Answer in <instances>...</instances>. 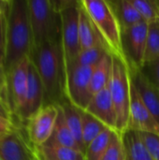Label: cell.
<instances>
[{
	"mask_svg": "<svg viewBox=\"0 0 159 160\" xmlns=\"http://www.w3.org/2000/svg\"><path fill=\"white\" fill-rule=\"evenodd\" d=\"M44 106V90L38 73L31 62L27 90L23 102L16 114L18 121L24 127L27 122Z\"/></svg>",
	"mask_w": 159,
	"mask_h": 160,
	"instance_id": "obj_11",
	"label": "cell"
},
{
	"mask_svg": "<svg viewBox=\"0 0 159 160\" xmlns=\"http://www.w3.org/2000/svg\"><path fill=\"white\" fill-rule=\"evenodd\" d=\"M9 0H4L0 8V67H5L7 53V24Z\"/></svg>",
	"mask_w": 159,
	"mask_h": 160,
	"instance_id": "obj_29",
	"label": "cell"
},
{
	"mask_svg": "<svg viewBox=\"0 0 159 160\" xmlns=\"http://www.w3.org/2000/svg\"><path fill=\"white\" fill-rule=\"evenodd\" d=\"M81 117L82 128V142L84 149H86V147L108 128L86 111L81 110Z\"/></svg>",
	"mask_w": 159,
	"mask_h": 160,
	"instance_id": "obj_23",
	"label": "cell"
},
{
	"mask_svg": "<svg viewBox=\"0 0 159 160\" xmlns=\"http://www.w3.org/2000/svg\"><path fill=\"white\" fill-rule=\"evenodd\" d=\"M85 111L102 122L108 128L117 131L116 111L108 87L93 96Z\"/></svg>",
	"mask_w": 159,
	"mask_h": 160,
	"instance_id": "obj_14",
	"label": "cell"
},
{
	"mask_svg": "<svg viewBox=\"0 0 159 160\" xmlns=\"http://www.w3.org/2000/svg\"><path fill=\"white\" fill-rule=\"evenodd\" d=\"M113 131L115 130L106 128L86 147L84 151L85 160H102L111 143Z\"/></svg>",
	"mask_w": 159,
	"mask_h": 160,
	"instance_id": "obj_24",
	"label": "cell"
},
{
	"mask_svg": "<svg viewBox=\"0 0 159 160\" xmlns=\"http://www.w3.org/2000/svg\"><path fill=\"white\" fill-rule=\"evenodd\" d=\"M30 60L44 90V106L58 105L66 97V65L61 39L33 47Z\"/></svg>",
	"mask_w": 159,
	"mask_h": 160,
	"instance_id": "obj_1",
	"label": "cell"
},
{
	"mask_svg": "<svg viewBox=\"0 0 159 160\" xmlns=\"http://www.w3.org/2000/svg\"><path fill=\"white\" fill-rule=\"evenodd\" d=\"M57 106H58V117L56 120V124H55L52 137L46 143L57 144V145H61V146L73 148V149L82 151V149L80 148L78 142H76L74 136L72 135L70 129L68 128V127L66 123L65 116H64L61 107L59 105H57Z\"/></svg>",
	"mask_w": 159,
	"mask_h": 160,
	"instance_id": "obj_19",
	"label": "cell"
},
{
	"mask_svg": "<svg viewBox=\"0 0 159 160\" xmlns=\"http://www.w3.org/2000/svg\"><path fill=\"white\" fill-rule=\"evenodd\" d=\"M159 58V20L148 24L144 63Z\"/></svg>",
	"mask_w": 159,
	"mask_h": 160,
	"instance_id": "obj_25",
	"label": "cell"
},
{
	"mask_svg": "<svg viewBox=\"0 0 159 160\" xmlns=\"http://www.w3.org/2000/svg\"><path fill=\"white\" fill-rule=\"evenodd\" d=\"M79 37L81 50H87L98 44L104 43L88 16L85 9L80 3V17H79ZM81 51V52H82Z\"/></svg>",
	"mask_w": 159,
	"mask_h": 160,
	"instance_id": "obj_17",
	"label": "cell"
},
{
	"mask_svg": "<svg viewBox=\"0 0 159 160\" xmlns=\"http://www.w3.org/2000/svg\"><path fill=\"white\" fill-rule=\"evenodd\" d=\"M0 160H2V159H1V158H0Z\"/></svg>",
	"mask_w": 159,
	"mask_h": 160,
	"instance_id": "obj_36",
	"label": "cell"
},
{
	"mask_svg": "<svg viewBox=\"0 0 159 160\" xmlns=\"http://www.w3.org/2000/svg\"><path fill=\"white\" fill-rule=\"evenodd\" d=\"M102 160H126V150L122 134L113 131L111 143Z\"/></svg>",
	"mask_w": 159,
	"mask_h": 160,
	"instance_id": "obj_28",
	"label": "cell"
},
{
	"mask_svg": "<svg viewBox=\"0 0 159 160\" xmlns=\"http://www.w3.org/2000/svg\"><path fill=\"white\" fill-rule=\"evenodd\" d=\"M112 66V55L108 52L94 67L91 78V92L96 95L99 91L108 87Z\"/></svg>",
	"mask_w": 159,
	"mask_h": 160,
	"instance_id": "obj_21",
	"label": "cell"
},
{
	"mask_svg": "<svg viewBox=\"0 0 159 160\" xmlns=\"http://www.w3.org/2000/svg\"><path fill=\"white\" fill-rule=\"evenodd\" d=\"M3 2H4V0H0V8L2 7V5H3Z\"/></svg>",
	"mask_w": 159,
	"mask_h": 160,
	"instance_id": "obj_35",
	"label": "cell"
},
{
	"mask_svg": "<svg viewBox=\"0 0 159 160\" xmlns=\"http://www.w3.org/2000/svg\"></svg>",
	"mask_w": 159,
	"mask_h": 160,
	"instance_id": "obj_37",
	"label": "cell"
},
{
	"mask_svg": "<svg viewBox=\"0 0 159 160\" xmlns=\"http://www.w3.org/2000/svg\"><path fill=\"white\" fill-rule=\"evenodd\" d=\"M108 52H110L108 51V49L104 43L98 44L93 48L82 51L80 55L78 56L77 60L75 61V63L70 67H73V66L95 67L101 60V58ZM70 67H68V68H70Z\"/></svg>",
	"mask_w": 159,
	"mask_h": 160,
	"instance_id": "obj_26",
	"label": "cell"
},
{
	"mask_svg": "<svg viewBox=\"0 0 159 160\" xmlns=\"http://www.w3.org/2000/svg\"><path fill=\"white\" fill-rule=\"evenodd\" d=\"M129 68L130 79L142 100L159 124V89L153 85L138 68Z\"/></svg>",
	"mask_w": 159,
	"mask_h": 160,
	"instance_id": "obj_15",
	"label": "cell"
},
{
	"mask_svg": "<svg viewBox=\"0 0 159 160\" xmlns=\"http://www.w3.org/2000/svg\"><path fill=\"white\" fill-rule=\"evenodd\" d=\"M34 151L37 160H85L82 151L57 144L45 143Z\"/></svg>",
	"mask_w": 159,
	"mask_h": 160,
	"instance_id": "obj_16",
	"label": "cell"
},
{
	"mask_svg": "<svg viewBox=\"0 0 159 160\" xmlns=\"http://www.w3.org/2000/svg\"><path fill=\"white\" fill-rule=\"evenodd\" d=\"M117 115V131L124 133L127 129L129 104L131 95V80L126 59L112 55V66L108 84Z\"/></svg>",
	"mask_w": 159,
	"mask_h": 160,
	"instance_id": "obj_5",
	"label": "cell"
},
{
	"mask_svg": "<svg viewBox=\"0 0 159 160\" xmlns=\"http://www.w3.org/2000/svg\"><path fill=\"white\" fill-rule=\"evenodd\" d=\"M33 47L61 39V13L52 0H27Z\"/></svg>",
	"mask_w": 159,
	"mask_h": 160,
	"instance_id": "obj_4",
	"label": "cell"
},
{
	"mask_svg": "<svg viewBox=\"0 0 159 160\" xmlns=\"http://www.w3.org/2000/svg\"><path fill=\"white\" fill-rule=\"evenodd\" d=\"M58 117L57 105L43 106L25 125L29 142L33 147L45 144L52 135Z\"/></svg>",
	"mask_w": 159,
	"mask_h": 160,
	"instance_id": "obj_9",
	"label": "cell"
},
{
	"mask_svg": "<svg viewBox=\"0 0 159 160\" xmlns=\"http://www.w3.org/2000/svg\"><path fill=\"white\" fill-rule=\"evenodd\" d=\"M0 117L3 119H6L7 121H10L12 123H14L13 121V116L9 111V109L6 106V104L0 99Z\"/></svg>",
	"mask_w": 159,
	"mask_h": 160,
	"instance_id": "obj_34",
	"label": "cell"
},
{
	"mask_svg": "<svg viewBox=\"0 0 159 160\" xmlns=\"http://www.w3.org/2000/svg\"><path fill=\"white\" fill-rule=\"evenodd\" d=\"M30 66V57H26L7 73L8 107L12 116H16L23 102L28 85Z\"/></svg>",
	"mask_w": 159,
	"mask_h": 160,
	"instance_id": "obj_10",
	"label": "cell"
},
{
	"mask_svg": "<svg viewBox=\"0 0 159 160\" xmlns=\"http://www.w3.org/2000/svg\"><path fill=\"white\" fill-rule=\"evenodd\" d=\"M64 113L66 123L70 129L72 135L74 136L76 142H78L80 148L84 152V145L82 142V117H81V109H78L73 104H71L67 98L63 102L58 104Z\"/></svg>",
	"mask_w": 159,
	"mask_h": 160,
	"instance_id": "obj_22",
	"label": "cell"
},
{
	"mask_svg": "<svg viewBox=\"0 0 159 160\" xmlns=\"http://www.w3.org/2000/svg\"><path fill=\"white\" fill-rule=\"evenodd\" d=\"M122 137L126 150V160H153L139 132L126 130L122 133Z\"/></svg>",
	"mask_w": 159,
	"mask_h": 160,
	"instance_id": "obj_18",
	"label": "cell"
},
{
	"mask_svg": "<svg viewBox=\"0 0 159 160\" xmlns=\"http://www.w3.org/2000/svg\"><path fill=\"white\" fill-rule=\"evenodd\" d=\"M15 124L0 117V139L10 133L15 128Z\"/></svg>",
	"mask_w": 159,
	"mask_h": 160,
	"instance_id": "obj_33",
	"label": "cell"
},
{
	"mask_svg": "<svg viewBox=\"0 0 159 160\" xmlns=\"http://www.w3.org/2000/svg\"><path fill=\"white\" fill-rule=\"evenodd\" d=\"M54 4L61 13V41L67 68L75 63L82 51L79 37L80 1H54Z\"/></svg>",
	"mask_w": 159,
	"mask_h": 160,
	"instance_id": "obj_6",
	"label": "cell"
},
{
	"mask_svg": "<svg viewBox=\"0 0 159 160\" xmlns=\"http://www.w3.org/2000/svg\"><path fill=\"white\" fill-rule=\"evenodd\" d=\"M33 38L27 0H9L7 24V53L5 70L7 73L24 58L30 57Z\"/></svg>",
	"mask_w": 159,
	"mask_h": 160,
	"instance_id": "obj_2",
	"label": "cell"
},
{
	"mask_svg": "<svg viewBox=\"0 0 159 160\" xmlns=\"http://www.w3.org/2000/svg\"><path fill=\"white\" fill-rule=\"evenodd\" d=\"M141 17L146 23L159 20V1L157 0H130Z\"/></svg>",
	"mask_w": 159,
	"mask_h": 160,
	"instance_id": "obj_27",
	"label": "cell"
},
{
	"mask_svg": "<svg viewBox=\"0 0 159 160\" xmlns=\"http://www.w3.org/2000/svg\"><path fill=\"white\" fill-rule=\"evenodd\" d=\"M127 130L154 133L159 135V124L142 100L132 82L129 104V117Z\"/></svg>",
	"mask_w": 159,
	"mask_h": 160,
	"instance_id": "obj_12",
	"label": "cell"
},
{
	"mask_svg": "<svg viewBox=\"0 0 159 160\" xmlns=\"http://www.w3.org/2000/svg\"><path fill=\"white\" fill-rule=\"evenodd\" d=\"M153 160H159V135L147 132H139Z\"/></svg>",
	"mask_w": 159,
	"mask_h": 160,
	"instance_id": "obj_31",
	"label": "cell"
},
{
	"mask_svg": "<svg viewBox=\"0 0 159 160\" xmlns=\"http://www.w3.org/2000/svg\"><path fill=\"white\" fill-rule=\"evenodd\" d=\"M148 23L142 22L129 28L122 29V48L130 68L140 69L144 62Z\"/></svg>",
	"mask_w": 159,
	"mask_h": 160,
	"instance_id": "obj_8",
	"label": "cell"
},
{
	"mask_svg": "<svg viewBox=\"0 0 159 160\" xmlns=\"http://www.w3.org/2000/svg\"><path fill=\"white\" fill-rule=\"evenodd\" d=\"M0 99L9 109L8 94H7V76L4 67H0Z\"/></svg>",
	"mask_w": 159,
	"mask_h": 160,
	"instance_id": "obj_32",
	"label": "cell"
},
{
	"mask_svg": "<svg viewBox=\"0 0 159 160\" xmlns=\"http://www.w3.org/2000/svg\"><path fill=\"white\" fill-rule=\"evenodd\" d=\"M110 3L120 23L121 30L144 22L130 0L110 1Z\"/></svg>",
	"mask_w": 159,
	"mask_h": 160,
	"instance_id": "obj_20",
	"label": "cell"
},
{
	"mask_svg": "<svg viewBox=\"0 0 159 160\" xmlns=\"http://www.w3.org/2000/svg\"><path fill=\"white\" fill-rule=\"evenodd\" d=\"M140 70L153 85L159 89V58L144 63Z\"/></svg>",
	"mask_w": 159,
	"mask_h": 160,
	"instance_id": "obj_30",
	"label": "cell"
},
{
	"mask_svg": "<svg viewBox=\"0 0 159 160\" xmlns=\"http://www.w3.org/2000/svg\"><path fill=\"white\" fill-rule=\"evenodd\" d=\"M94 67L73 66L66 69V97L78 109L85 111L93 95L91 78Z\"/></svg>",
	"mask_w": 159,
	"mask_h": 160,
	"instance_id": "obj_7",
	"label": "cell"
},
{
	"mask_svg": "<svg viewBox=\"0 0 159 160\" xmlns=\"http://www.w3.org/2000/svg\"><path fill=\"white\" fill-rule=\"evenodd\" d=\"M0 158L2 160H37L34 147L27 142L17 126L10 133L0 139Z\"/></svg>",
	"mask_w": 159,
	"mask_h": 160,
	"instance_id": "obj_13",
	"label": "cell"
},
{
	"mask_svg": "<svg viewBox=\"0 0 159 160\" xmlns=\"http://www.w3.org/2000/svg\"><path fill=\"white\" fill-rule=\"evenodd\" d=\"M80 3L90 17L110 53L125 59L121 26L110 1L82 0Z\"/></svg>",
	"mask_w": 159,
	"mask_h": 160,
	"instance_id": "obj_3",
	"label": "cell"
}]
</instances>
